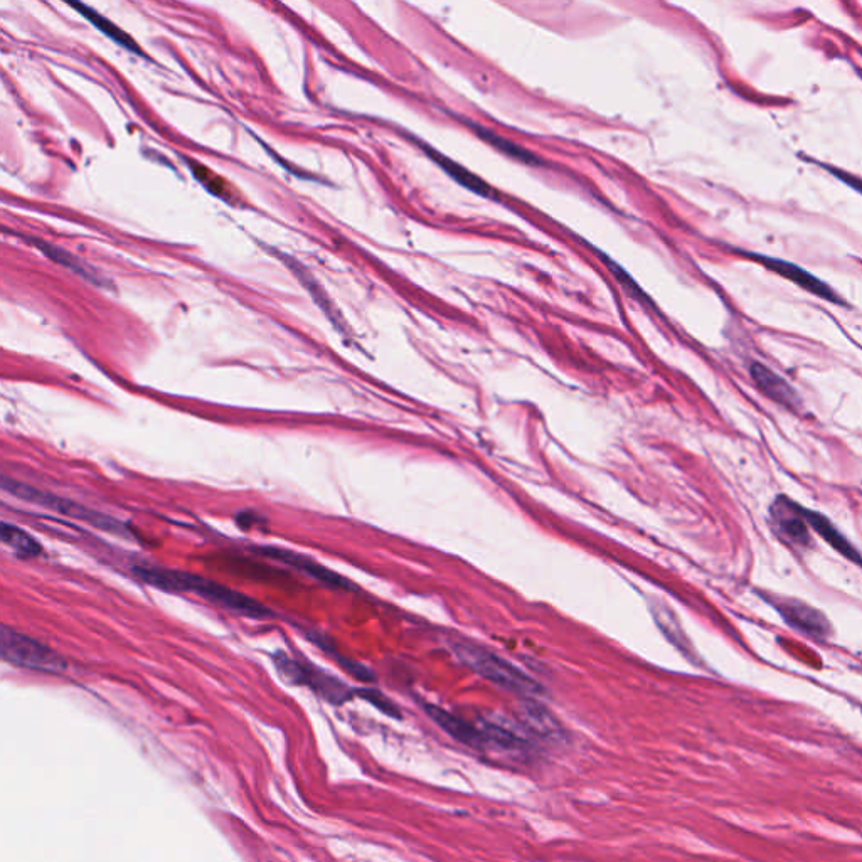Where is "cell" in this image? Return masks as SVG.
I'll return each mask as SVG.
<instances>
[{"mask_svg":"<svg viewBox=\"0 0 862 862\" xmlns=\"http://www.w3.org/2000/svg\"><path fill=\"white\" fill-rule=\"evenodd\" d=\"M135 576L147 585L159 588L171 593H194L204 600L226 608L229 612L238 613L246 618L272 617V612L263 603L256 602L251 596L231 590L228 586L208 580L203 576L184 573V571L165 570V568H152V566H139L134 570Z\"/></svg>","mask_w":862,"mask_h":862,"instance_id":"1","label":"cell"},{"mask_svg":"<svg viewBox=\"0 0 862 862\" xmlns=\"http://www.w3.org/2000/svg\"><path fill=\"white\" fill-rule=\"evenodd\" d=\"M453 652L462 664L480 677H484L485 681L492 682L494 686L506 689L522 698H538L543 694V687L539 686L533 677L527 676L526 672H522L519 667L514 666L501 655L494 654L480 645L472 644L467 640L457 642L453 644Z\"/></svg>","mask_w":862,"mask_h":862,"instance_id":"2","label":"cell"},{"mask_svg":"<svg viewBox=\"0 0 862 862\" xmlns=\"http://www.w3.org/2000/svg\"><path fill=\"white\" fill-rule=\"evenodd\" d=\"M2 489L6 490L7 494L21 499V501L36 504V506L58 512V514L71 517V519H76V521L86 522V524H90V526L96 527V529L125 536V526H123L122 522L115 521L113 517L107 516L103 512L93 511V509L81 506L78 502L64 499V497H59V495L49 494L46 490L34 489L31 485L22 484V482L9 479V477L2 479Z\"/></svg>","mask_w":862,"mask_h":862,"instance_id":"3","label":"cell"},{"mask_svg":"<svg viewBox=\"0 0 862 862\" xmlns=\"http://www.w3.org/2000/svg\"><path fill=\"white\" fill-rule=\"evenodd\" d=\"M0 654L14 666L39 672H63L66 660L39 640L17 632L9 625L0 628Z\"/></svg>","mask_w":862,"mask_h":862,"instance_id":"4","label":"cell"},{"mask_svg":"<svg viewBox=\"0 0 862 862\" xmlns=\"http://www.w3.org/2000/svg\"><path fill=\"white\" fill-rule=\"evenodd\" d=\"M770 526L778 539L792 548L807 549L812 546L810 526L805 519V507L787 495H778L770 507Z\"/></svg>","mask_w":862,"mask_h":862,"instance_id":"5","label":"cell"},{"mask_svg":"<svg viewBox=\"0 0 862 862\" xmlns=\"http://www.w3.org/2000/svg\"><path fill=\"white\" fill-rule=\"evenodd\" d=\"M743 255L750 260L760 263L763 267H767L770 272L777 273L780 277L785 278L788 282L795 283L797 287L802 288L805 292L812 293L815 297L822 298L825 302H831L836 305H847L834 288L829 287L824 280L815 277L812 273L807 272L804 268L795 265L792 261L775 258V256L761 255L755 251H743Z\"/></svg>","mask_w":862,"mask_h":862,"instance_id":"6","label":"cell"},{"mask_svg":"<svg viewBox=\"0 0 862 862\" xmlns=\"http://www.w3.org/2000/svg\"><path fill=\"white\" fill-rule=\"evenodd\" d=\"M278 667L288 679H292L297 684L312 687L330 703H346L347 699L352 696L351 689L344 682L330 676L327 672L315 669L314 666H302V664H298L297 660L288 659L287 655H280Z\"/></svg>","mask_w":862,"mask_h":862,"instance_id":"7","label":"cell"},{"mask_svg":"<svg viewBox=\"0 0 862 862\" xmlns=\"http://www.w3.org/2000/svg\"><path fill=\"white\" fill-rule=\"evenodd\" d=\"M767 598L780 617L800 634L814 640H825L832 634L831 622L817 608L793 598Z\"/></svg>","mask_w":862,"mask_h":862,"instance_id":"8","label":"cell"},{"mask_svg":"<svg viewBox=\"0 0 862 862\" xmlns=\"http://www.w3.org/2000/svg\"><path fill=\"white\" fill-rule=\"evenodd\" d=\"M255 551L256 553L263 554V556H267V558L280 561L283 565H287L288 568L300 571V573L314 578L315 581L324 583L329 588H336V590H349L351 588L342 576L337 575L334 571L327 570L325 566L319 565L317 561L307 558L304 554L293 553V551H288V549L275 548V546H265V548H258Z\"/></svg>","mask_w":862,"mask_h":862,"instance_id":"9","label":"cell"},{"mask_svg":"<svg viewBox=\"0 0 862 862\" xmlns=\"http://www.w3.org/2000/svg\"><path fill=\"white\" fill-rule=\"evenodd\" d=\"M750 374L756 388L760 389L761 393L768 396L770 400L785 406L788 410L799 408V393L790 386L787 379L782 378L773 369L767 368L761 362H751Z\"/></svg>","mask_w":862,"mask_h":862,"instance_id":"10","label":"cell"},{"mask_svg":"<svg viewBox=\"0 0 862 862\" xmlns=\"http://www.w3.org/2000/svg\"><path fill=\"white\" fill-rule=\"evenodd\" d=\"M425 711L447 735L452 736L453 740L460 741L470 748H477V750L484 748L485 743H487L484 733L467 723L465 719L458 718L455 714L448 713L445 709L433 706V704H426Z\"/></svg>","mask_w":862,"mask_h":862,"instance_id":"11","label":"cell"},{"mask_svg":"<svg viewBox=\"0 0 862 862\" xmlns=\"http://www.w3.org/2000/svg\"><path fill=\"white\" fill-rule=\"evenodd\" d=\"M805 519L809 522L810 529L819 534L825 543L829 544L832 549H836L837 553L842 554L851 563L862 568V554L827 517L822 516L819 512L805 509Z\"/></svg>","mask_w":862,"mask_h":862,"instance_id":"12","label":"cell"},{"mask_svg":"<svg viewBox=\"0 0 862 862\" xmlns=\"http://www.w3.org/2000/svg\"><path fill=\"white\" fill-rule=\"evenodd\" d=\"M423 150H425L426 154L430 155L431 159L435 160V164L440 165L443 171L447 172L448 176L452 177L453 181L460 184V186L475 192V194H479V196L487 197V199H497V192H495L494 187H490L484 179L475 176L474 172H470L463 165L457 164L455 160L438 154L437 150H431L430 147H425V145H423Z\"/></svg>","mask_w":862,"mask_h":862,"instance_id":"13","label":"cell"},{"mask_svg":"<svg viewBox=\"0 0 862 862\" xmlns=\"http://www.w3.org/2000/svg\"><path fill=\"white\" fill-rule=\"evenodd\" d=\"M75 11L80 12L81 16L85 17L86 21L90 22L95 26V29L105 34L107 38L112 39L113 43L120 44L122 48L128 49L130 53H135L137 56H144L142 53V49L139 48V44L135 43L134 38H130L127 32L122 31L117 24H113L112 21H108L107 17H103L100 12L93 11L91 7L85 6V4H70Z\"/></svg>","mask_w":862,"mask_h":862,"instance_id":"14","label":"cell"},{"mask_svg":"<svg viewBox=\"0 0 862 862\" xmlns=\"http://www.w3.org/2000/svg\"><path fill=\"white\" fill-rule=\"evenodd\" d=\"M0 538H2V543L11 549L12 553L22 559L36 558L43 551L38 539L26 533L21 527L9 524V522H2Z\"/></svg>","mask_w":862,"mask_h":862,"instance_id":"15","label":"cell"},{"mask_svg":"<svg viewBox=\"0 0 862 862\" xmlns=\"http://www.w3.org/2000/svg\"><path fill=\"white\" fill-rule=\"evenodd\" d=\"M31 241V245H34L36 248H39V250L43 251L44 255L48 256L49 260L56 261L59 265L70 268L71 272L78 273V275L88 278L91 282H98V278H96L95 275H91L90 268H86L81 261L76 260L75 256L68 253V251L63 250V248H59V246L56 245H49L46 241Z\"/></svg>","mask_w":862,"mask_h":862,"instance_id":"16","label":"cell"},{"mask_svg":"<svg viewBox=\"0 0 862 862\" xmlns=\"http://www.w3.org/2000/svg\"><path fill=\"white\" fill-rule=\"evenodd\" d=\"M187 165L191 167L192 172H194V177H196L197 181L201 182L206 189H208L211 194L219 197V199H224L226 203H231L233 201V197H231V191H229L228 184L221 179V177L216 176L213 172L203 167V165H196L194 162H187Z\"/></svg>","mask_w":862,"mask_h":862,"instance_id":"17","label":"cell"},{"mask_svg":"<svg viewBox=\"0 0 862 862\" xmlns=\"http://www.w3.org/2000/svg\"><path fill=\"white\" fill-rule=\"evenodd\" d=\"M482 733H484L485 740L494 743V745L499 746L502 750H521V748H524V741L519 736L514 735L509 729L501 728V726L487 724L482 729Z\"/></svg>","mask_w":862,"mask_h":862,"instance_id":"18","label":"cell"},{"mask_svg":"<svg viewBox=\"0 0 862 862\" xmlns=\"http://www.w3.org/2000/svg\"><path fill=\"white\" fill-rule=\"evenodd\" d=\"M480 137L487 140L489 144H494L497 149L502 150V152H506L507 155H511V157H516V159L521 160L524 164L538 165V160H536L534 155L529 154V152L521 149V147H517V145L511 144V142H507V140L499 139L495 134L485 132V135H480Z\"/></svg>","mask_w":862,"mask_h":862,"instance_id":"19","label":"cell"},{"mask_svg":"<svg viewBox=\"0 0 862 862\" xmlns=\"http://www.w3.org/2000/svg\"><path fill=\"white\" fill-rule=\"evenodd\" d=\"M362 698L369 701V703L376 706L379 711H383L384 714H388V716H393V718H400V709L396 708L391 701H389L384 694L381 692L373 691V689H364V691H359Z\"/></svg>","mask_w":862,"mask_h":862,"instance_id":"20","label":"cell"},{"mask_svg":"<svg viewBox=\"0 0 862 862\" xmlns=\"http://www.w3.org/2000/svg\"><path fill=\"white\" fill-rule=\"evenodd\" d=\"M819 165L831 172L832 176L837 177L839 181L844 182L846 186H849L851 189H854V191L862 194V179L852 176V174H847V172L841 171V169H836V167H832V165L822 164V162H820Z\"/></svg>","mask_w":862,"mask_h":862,"instance_id":"21","label":"cell"}]
</instances>
